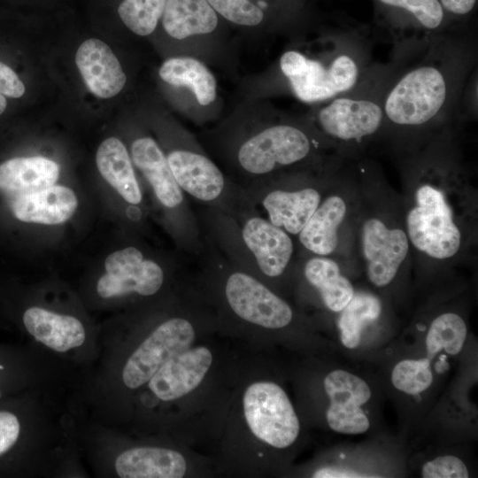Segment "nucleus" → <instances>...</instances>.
I'll return each mask as SVG.
<instances>
[{"label": "nucleus", "mask_w": 478, "mask_h": 478, "mask_svg": "<svg viewBox=\"0 0 478 478\" xmlns=\"http://www.w3.org/2000/svg\"><path fill=\"white\" fill-rule=\"evenodd\" d=\"M320 204V194L312 188L274 190L263 200L270 222L293 235L300 233Z\"/></svg>", "instance_id": "22"}, {"label": "nucleus", "mask_w": 478, "mask_h": 478, "mask_svg": "<svg viewBox=\"0 0 478 478\" xmlns=\"http://www.w3.org/2000/svg\"><path fill=\"white\" fill-rule=\"evenodd\" d=\"M243 411L251 432L274 447L291 445L299 434V420L290 400L274 382L250 385L243 396Z\"/></svg>", "instance_id": "5"}, {"label": "nucleus", "mask_w": 478, "mask_h": 478, "mask_svg": "<svg viewBox=\"0 0 478 478\" xmlns=\"http://www.w3.org/2000/svg\"><path fill=\"white\" fill-rule=\"evenodd\" d=\"M58 176V165L47 158H14L0 165V190L12 197L31 193L54 185Z\"/></svg>", "instance_id": "19"}, {"label": "nucleus", "mask_w": 478, "mask_h": 478, "mask_svg": "<svg viewBox=\"0 0 478 478\" xmlns=\"http://www.w3.org/2000/svg\"><path fill=\"white\" fill-rule=\"evenodd\" d=\"M26 330L49 348L65 352L84 343L86 334L81 321L69 315L30 307L22 317Z\"/></svg>", "instance_id": "18"}, {"label": "nucleus", "mask_w": 478, "mask_h": 478, "mask_svg": "<svg viewBox=\"0 0 478 478\" xmlns=\"http://www.w3.org/2000/svg\"><path fill=\"white\" fill-rule=\"evenodd\" d=\"M194 338L195 330L185 319L162 323L127 359L122 372L124 384L136 389L148 382L166 361L189 348Z\"/></svg>", "instance_id": "7"}, {"label": "nucleus", "mask_w": 478, "mask_h": 478, "mask_svg": "<svg viewBox=\"0 0 478 478\" xmlns=\"http://www.w3.org/2000/svg\"><path fill=\"white\" fill-rule=\"evenodd\" d=\"M467 328L463 319L453 312H445L431 323L426 336L428 358L444 350L448 354L460 352L466 338Z\"/></svg>", "instance_id": "28"}, {"label": "nucleus", "mask_w": 478, "mask_h": 478, "mask_svg": "<svg viewBox=\"0 0 478 478\" xmlns=\"http://www.w3.org/2000/svg\"><path fill=\"white\" fill-rule=\"evenodd\" d=\"M382 4L407 12L428 41L441 35L444 10L439 0H378Z\"/></svg>", "instance_id": "29"}, {"label": "nucleus", "mask_w": 478, "mask_h": 478, "mask_svg": "<svg viewBox=\"0 0 478 478\" xmlns=\"http://www.w3.org/2000/svg\"><path fill=\"white\" fill-rule=\"evenodd\" d=\"M347 204L339 195L327 197L299 233V241L311 252L328 256L335 252L339 229L346 217Z\"/></svg>", "instance_id": "21"}, {"label": "nucleus", "mask_w": 478, "mask_h": 478, "mask_svg": "<svg viewBox=\"0 0 478 478\" xmlns=\"http://www.w3.org/2000/svg\"><path fill=\"white\" fill-rule=\"evenodd\" d=\"M106 274L96 285L103 298L120 297L130 292L143 296L155 294L163 283L161 267L155 262L143 259L140 251L127 247L110 254L104 262Z\"/></svg>", "instance_id": "9"}, {"label": "nucleus", "mask_w": 478, "mask_h": 478, "mask_svg": "<svg viewBox=\"0 0 478 478\" xmlns=\"http://www.w3.org/2000/svg\"><path fill=\"white\" fill-rule=\"evenodd\" d=\"M115 469L121 478H181L186 473L187 464L176 451L138 447L120 454Z\"/></svg>", "instance_id": "17"}, {"label": "nucleus", "mask_w": 478, "mask_h": 478, "mask_svg": "<svg viewBox=\"0 0 478 478\" xmlns=\"http://www.w3.org/2000/svg\"><path fill=\"white\" fill-rule=\"evenodd\" d=\"M162 24L168 35L182 40L212 33L218 17L205 0H166Z\"/></svg>", "instance_id": "23"}, {"label": "nucleus", "mask_w": 478, "mask_h": 478, "mask_svg": "<svg viewBox=\"0 0 478 478\" xmlns=\"http://www.w3.org/2000/svg\"><path fill=\"white\" fill-rule=\"evenodd\" d=\"M304 274L308 282L319 290L330 311L340 312L355 293L351 282L341 274L338 264L325 256L310 258L305 265Z\"/></svg>", "instance_id": "26"}, {"label": "nucleus", "mask_w": 478, "mask_h": 478, "mask_svg": "<svg viewBox=\"0 0 478 478\" xmlns=\"http://www.w3.org/2000/svg\"><path fill=\"white\" fill-rule=\"evenodd\" d=\"M131 154L135 165L146 177L161 204L168 208L178 206L183 200L181 190L156 142L150 137L136 139Z\"/></svg>", "instance_id": "20"}, {"label": "nucleus", "mask_w": 478, "mask_h": 478, "mask_svg": "<svg viewBox=\"0 0 478 478\" xmlns=\"http://www.w3.org/2000/svg\"><path fill=\"white\" fill-rule=\"evenodd\" d=\"M439 2L443 10L456 16L467 15L476 4V0H440Z\"/></svg>", "instance_id": "35"}, {"label": "nucleus", "mask_w": 478, "mask_h": 478, "mask_svg": "<svg viewBox=\"0 0 478 478\" xmlns=\"http://www.w3.org/2000/svg\"><path fill=\"white\" fill-rule=\"evenodd\" d=\"M405 224L410 243L431 258L449 259L460 250L462 235L454 211L446 191L433 180L427 178L416 187Z\"/></svg>", "instance_id": "4"}, {"label": "nucleus", "mask_w": 478, "mask_h": 478, "mask_svg": "<svg viewBox=\"0 0 478 478\" xmlns=\"http://www.w3.org/2000/svg\"><path fill=\"white\" fill-rule=\"evenodd\" d=\"M243 238L266 275L275 277L284 272L293 253V243L282 228L254 217L244 224Z\"/></svg>", "instance_id": "14"}, {"label": "nucleus", "mask_w": 478, "mask_h": 478, "mask_svg": "<svg viewBox=\"0 0 478 478\" xmlns=\"http://www.w3.org/2000/svg\"><path fill=\"white\" fill-rule=\"evenodd\" d=\"M393 68V59L375 65L356 87L321 103L314 120L322 134L340 144H355L384 130L382 102Z\"/></svg>", "instance_id": "3"}, {"label": "nucleus", "mask_w": 478, "mask_h": 478, "mask_svg": "<svg viewBox=\"0 0 478 478\" xmlns=\"http://www.w3.org/2000/svg\"><path fill=\"white\" fill-rule=\"evenodd\" d=\"M474 38L443 35L415 50L394 52L383 96L384 129L420 132L448 122L459 110L475 63Z\"/></svg>", "instance_id": "1"}, {"label": "nucleus", "mask_w": 478, "mask_h": 478, "mask_svg": "<svg viewBox=\"0 0 478 478\" xmlns=\"http://www.w3.org/2000/svg\"><path fill=\"white\" fill-rule=\"evenodd\" d=\"M7 101L4 96L0 94V114L3 113L6 108Z\"/></svg>", "instance_id": "37"}, {"label": "nucleus", "mask_w": 478, "mask_h": 478, "mask_svg": "<svg viewBox=\"0 0 478 478\" xmlns=\"http://www.w3.org/2000/svg\"><path fill=\"white\" fill-rule=\"evenodd\" d=\"M391 382L396 389L410 395H418L426 390L433 382L430 360L405 359L393 368Z\"/></svg>", "instance_id": "31"}, {"label": "nucleus", "mask_w": 478, "mask_h": 478, "mask_svg": "<svg viewBox=\"0 0 478 478\" xmlns=\"http://www.w3.org/2000/svg\"><path fill=\"white\" fill-rule=\"evenodd\" d=\"M424 478H467V468L463 461L451 455L440 456L426 462L421 470Z\"/></svg>", "instance_id": "33"}, {"label": "nucleus", "mask_w": 478, "mask_h": 478, "mask_svg": "<svg viewBox=\"0 0 478 478\" xmlns=\"http://www.w3.org/2000/svg\"><path fill=\"white\" fill-rule=\"evenodd\" d=\"M360 246L366 275L381 288L397 275L408 254L410 241L402 228L389 227L382 220L371 217L361 226Z\"/></svg>", "instance_id": "8"}, {"label": "nucleus", "mask_w": 478, "mask_h": 478, "mask_svg": "<svg viewBox=\"0 0 478 478\" xmlns=\"http://www.w3.org/2000/svg\"><path fill=\"white\" fill-rule=\"evenodd\" d=\"M75 63L89 91L100 98L116 96L126 83L120 61L99 39L83 42L77 50Z\"/></svg>", "instance_id": "13"}, {"label": "nucleus", "mask_w": 478, "mask_h": 478, "mask_svg": "<svg viewBox=\"0 0 478 478\" xmlns=\"http://www.w3.org/2000/svg\"><path fill=\"white\" fill-rule=\"evenodd\" d=\"M77 205L76 195L71 189L52 185L13 197L11 207L15 218L20 221L57 225L68 220Z\"/></svg>", "instance_id": "15"}, {"label": "nucleus", "mask_w": 478, "mask_h": 478, "mask_svg": "<svg viewBox=\"0 0 478 478\" xmlns=\"http://www.w3.org/2000/svg\"><path fill=\"white\" fill-rule=\"evenodd\" d=\"M96 161L103 178L128 203L137 204L142 194L123 143L116 137L105 139L99 145Z\"/></svg>", "instance_id": "24"}, {"label": "nucleus", "mask_w": 478, "mask_h": 478, "mask_svg": "<svg viewBox=\"0 0 478 478\" xmlns=\"http://www.w3.org/2000/svg\"><path fill=\"white\" fill-rule=\"evenodd\" d=\"M212 362L209 349L187 348L166 361L150 379L149 388L161 400L187 395L203 381Z\"/></svg>", "instance_id": "12"}, {"label": "nucleus", "mask_w": 478, "mask_h": 478, "mask_svg": "<svg viewBox=\"0 0 478 478\" xmlns=\"http://www.w3.org/2000/svg\"><path fill=\"white\" fill-rule=\"evenodd\" d=\"M225 291L232 310L251 323L267 328H281L291 321L289 305L249 274H231Z\"/></svg>", "instance_id": "10"}, {"label": "nucleus", "mask_w": 478, "mask_h": 478, "mask_svg": "<svg viewBox=\"0 0 478 478\" xmlns=\"http://www.w3.org/2000/svg\"><path fill=\"white\" fill-rule=\"evenodd\" d=\"M312 144L307 134L290 124L269 127L247 140L238 151L242 167L253 174H265L279 166L306 158Z\"/></svg>", "instance_id": "6"}, {"label": "nucleus", "mask_w": 478, "mask_h": 478, "mask_svg": "<svg viewBox=\"0 0 478 478\" xmlns=\"http://www.w3.org/2000/svg\"><path fill=\"white\" fill-rule=\"evenodd\" d=\"M369 38L349 31L325 37L322 50L310 55L286 50L279 65L294 96L306 104L327 102L356 87L375 64Z\"/></svg>", "instance_id": "2"}, {"label": "nucleus", "mask_w": 478, "mask_h": 478, "mask_svg": "<svg viewBox=\"0 0 478 478\" xmlns=\"http://www.w3.org/2000/svg\"><path fill=\"white\" fill-rule=\"evenodd\" d=\"M25 93V86L17 73L0 61V94L19 98Z\"/></svg>", "instance_id": "34"}, {"label": "nucleus", "mask_w": 478, "mask_h": 478, "mask_svg": "<svg viewBox=\"0 0 478 478\" xmlns=\"http://www.w3.org/2000/svg\"><path fill=\"white\" fill-rule=\"evenodd\" d=\"M158 74L172 86L189 89L200 105H209L216 99V78L204 63L195 58H170L163 62Z\"/></svg>", "instance_id": "25"}, {"label": "nucleus", "mask_w": 478, "mask_h": 478, "mask_svg": "<svg viewBox=\"0 0 478 478\" xmlns=\"http://www.w3.org/2000/svg\"><path fill=\"white\" fill-rule=\"evenodd\" d=\"M340 312L337 325L342 343L354 349L360 343L363 330L379 318L382 304L373 294L358 292Z\"/></svg>", "instance_id": "27"}, {"label": "nucleus", "mask_w": 478, "mask_h": 478, "mask_svg": "<svg viewBox=\"0 0 478 478\" xmlns=\"http://www.w3.org/2000/svg\"><path fill=\"white\" fill-rule=\"evenodd\" d=\"M166 0H123L118 13L133 33L146 36L156 28L162 17Z\"/></svg>", "instance_id": "30"}, {"label": "nucleus", "mask_w": 478, "mask_h": 478, "mask_svg": "<svg viewBox=\"0 0 478 478\" xmlns=\"http://www.w3.org/2000/svg\"><path fill=\"white\" fill-rule=\"evenodd\" d=\"M330 399L326 417L331 429L357 435L368 430L370 423L361 406L371 397L367 383L344 370H334L324 380Z\"/></svg>", "instance_id": "11"}, {"label": "nucleus", "mask_w": 478, "mask_h": 478, "mask_svg": "<svg viewBox=\"0 0 478 478\" xmlns=\"http://www.w3.org/2000/svg\"><path fill=\"white\" fill-rule=\"evenodd\" d=\"M166 158L177 184L191 196L202 201H212L221 194L225 183L223 174L206 157L176 150Z\"/></svg>", "instance_id": "16"}, {"label": "nucleus", "mask_w": 478, "mask_h": 478, "mask_svg": "<svg viewBox=\"0 0 478 478\" xmlns=\"http://www.w3.org/2000/svg\"><path fill=\"white\" fill-rule=\"evenodd\" d=\"M211 7L230 22L253 27L264 19L261 8L250 0H205Z\"/></svg>", "instance_id": "32"}, {"label": "nucleus", "mask_w": 478, "mask_h": 478, "mask_svg": "<svg viewBox=\"0 0 478 478\" xmlns=\"http://www.w3.org/2000/svg\"><path fill=\"white\" fill-rule=\"evenodd\" d=\"M314 478H356L365 477L354 471L341 467H322L318 469L312 475Z\"/></svg>", "instance_id": "36"}]
</instances>
